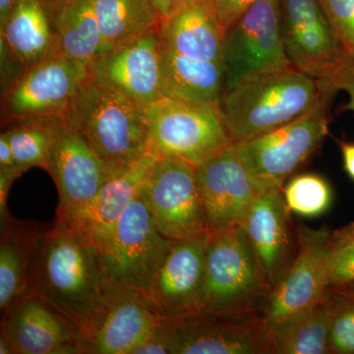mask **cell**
I'll return each mask as SVG.
<instances>
[{
	"instance_id": "e0dca14e",
	"label": "cell",
	"mask_w": 354,
	"mask_h": 354,
	"mask_svg": "<svg viewBox=\"0 0 354 354\" xmlns=\"http://www.w3.org/2000/svg\"><path fill=\"white\" fill-rule=\"evenodd\" d=\"M209 234L172 244L146 292L160 320H176L201 310Z\"/></svg>"
},
{
	"instance_id": "8992f818",
	"label": "cell",
	"mask_w": 354,
	"mask_h": 354,
	"mask_svg": "<svg viewBox=\"0 0 354 354\" xmlns=\"http://www.w3.org/2000/svg\"><path fill=\"white\" fill-rule=\"evenodd\" d=\"M330 88L315 108L276 129L234 145L265 189L281 187L322 145L329 134Z\"/></svg>"
},
{
	"instance_id": "277c9868",
	"label": "cell",
	"mask_w": 354,
	"mask_h": 354,
	"mask_svg": "<svg viewBox=\"0 0 354 354\" xmlns=\"http://www.w3.org/2000/svg\"><path fill=\"white\" fill-rule=\"evenodd\" d=\"M272 291L241 225L209 232L200 311L263 315Z\"/></svg>"
},
{
	"instance_id": "52a82bcc",
	"label": "cell",
	"mask_w": 354,
	"mask_h": 354,
	"mask_svg": "<svg viewBox=\"0 0 354 354\" xmlns=\"http://www.w3.org/2000/svg\"><path fill=\"white\" fill-rule=\"evenodd\" d=\"M160 321L145 291L109 279L77 330V354H132Z\"/></svg>"
},
{
	"instance_id": "8fae6325",
	"label": "cell",
	"mask_w": 354,
	"mask_h": 354,
	"mask_svg": "<svg viewBox=\"0 0 354 354\" xmlns=\"http://www.w3.org/2000/svg\"><path fill=\"white\" fill-rule=\"evenodd\" d=\"M91 78L90 66L62 53L23 70L2 95V123L32 118H62Z\"/></svg>"
},
{
	"instance_id": "f35d334b",
	"label": "cell",
	"mask_w": 354,
	"mask_h": 354,
	"mask_svg": "<svg viewBox=\"0 0 354 354\" xmlns=\"http://www.w3.org/2000/svg\"><path fill=\"white\" fill-rule=\"evenodd\" d=\"M339 146H341L344 169L354 180V143L341 142Z\"/></svg>"
},
{
	"instance_id": "8d00e7d4",
	"label": "cell",
	"mask_w": 354,
	"mask_h": 354,
	"mask_svg": "<svg viewBox=\"0 0 354 354\" xmlns=\"http://www.w3.org/2000/svg\"><path fill=\"white\" fill-rule=\"evenodd\" d=\"M0 169H15V171H19L16 167L10 142L3 131L0 135Z\"/></svg>"
},
{
	"instance_id": "e575fe53",
	"label": "cell",
	"mask_w": 354,
	"mask_h": 354,
	"mask_svg": "<svg viewBox=\"0 0 354 354\" xmlns=\"http://www.w3.org/2000/svg\"><path fill=\"white\" fill-rule=\"evenodd\" d=\"M132 354H171L162 329V321L152 334L133 351Z\"/></svg>"
},
{
	"instance_id": "60d3db41",
	"label": "cell",
	"mask_w": 354,
	"mask_h": 354,
	"mask_svg": "<svg viewBox=\"0 0 354 354\" xmlns=\"http://www.w3.org/2000/svg\"><path fill=\"white\" fill-rule=\"evenodd\" d=\"M351 285H354V283H351Z\"/></svg>"
},
{
	"instance_id": "cb8c5ba5",
	"label": "cell",
	"mask_w": 354,
	"mask_h": 354,
	"mask_svg": "<svg viewBox=\"0 0 354 354\" xmlns=\"http://www.w3.org/2000/svg\"><path fill=\"white\" fill-rule=\"evenodd\" d=\"M0 312L29 295L46 227L12 216L0 223Z\"/></svg>"
},
{
	"instance_id": "ffe728a7",
	"label": "cell",
	"mask_w": 354,
	"mask_h": 354,
	"mask_svg": "<svg viewBox=\"0 0 354 354\" xmlns=\"http://www.w3.org/2000/svg\"><path fill=\"white\" fill-rule=\"evenodd\" d=\"M288 212L281 188L272 187L256 198L241 225L272 290L292 262Z\"/></svg>"
},
{
	"instance_id": "d4e9b609",
	"label": "cell",
	"mask_w": 354,
	"mask_h": 354,
	"mask_svg": "<svg viewBox=\"0 0 354 354\" xmlns=\"http://www.w3.org/2000/svg\"><path fill=\"white\" fill-rule=\"evenodd\" d=\"M269 335L272 354H330V318L325 298L272 326Z\"/></svg>"
},
{
	"instance_id": "74e56055",
	"label": "cell",
	"mask_w": 354,
	"mask_h": 354,
	"mask_svg": "<svg viewBox=\"0 0 354 354\" xmlns=\"http://www.w3.org/2000/svg\"><path fill=\"white\" fill-rule=\"evenodd\" d=\"M160 19H167L188 0H151Z\"/></svg>"
},
{
	"instance_id": "6da1fadb",
	"label": "cell",
	"mask_w": 354,
	"mask_h": 354,
	"mask_svg": "<svg viewBox=\"0 0 354 354\" xmlns=\"http://www.w3.org/2000/svg\"><path fill=\"white\" fill-rule=\"evenodd\" d=\"M108 281L101 251L83 227L57 220L46 227L29 295L78 330Z\"/></svg>"
},
{
	"instance_id": "3957f363",
	"label": "cell",
	"mask_w": 354,
	"mask_h": 354,
	"mask_svg": "<svg viewBox=\"0 0 354 354\" xmlns=\"http://www.w3.org/2000/svg\"><path fill=\"white\" fill-rule=\"evenodd\" d=\"M62 118L114 169H123L150 151L142 109L92 77Z\"/></svg>"
},
{
	"instance_id": "ac0fdd59",
	"label": "cell",
	"mask_w": 354,
	"mask_h": 354,
	"mask_svg": "<svg viewBox=\"0 0 354 354\" xmlns=\"http://www.w3.org/2000/svg\"><path fill=\"white\" fill-rule=\"evenodd\" d=\"M77 328L28 295L1 315L0 354H77Z\"/></svg>"
},
{
	"instance_id": "4316f807",
	"label": "cell",
	"mask_w": 354,
	"mask_h": 354,
	"mask_svg": "<svg viewBox=\"0 0 354 354\" xmlns=\"http://www.w3.org/2000/svg\"><path fill=\"white\" fill-rule=\"evenodd\" d=\"M102 44L94 0H64L59 18V53L90 64L101 53Z\"/></svg>"
},
{
	"instance_id": "44dd1931",
	"label": "cell",
	"mask_w": 354,
	"mask_h": 354,
	"mask_svg": "<svg viewBox=\"0 0 354 354\" xmlns=\"http://www.w3.org/2000/svg\"><path fill=\"white\" fill-rule=\"evenodd\" d=\"M64 0H16L0 41L26 69L60 53L59 18Z\"/></svg>"
},
{
	"instance_id": "836d02e7",
	"label": "cell",
	"mask_w": 354,
	"mask_h": 354,
	"mask_svg": "<svg viewBox=\"0 0 354 354\" xmlns=\"http://www.w3.org/2000/svg\"><path fill=\"white\" fill-rule=\"evenodd\" d=\"M258 0H211L221 31H227L235 21L246 12Z\"/></svg>"
},
{
	"instance_id": "7a4b0ae2",
	"label": "cell",
	"mask_w": 354,
	"mask_h": 354,
	"mask_svg": "<svg viewBox=\"0 0 354 354\" xmlns=\"http://www.w3.org/2000/svg\"><path fill=\"white\" fill-rule=\"evenodd\" d=\"M330 90L288 64L223 88L216 106L232 143H241L308 113Z\"/></svg>"
},
{
	"instance_id": "5bb4252c",
	"label": "cell",
	"mask_w": 354,
	"mask_h": 354,
	"mask_svg": "<svg viewBox=\"0 0 354 354\" xmlns=\"http://www.w3.org/2000/svg\"><path fill=\"white\" fill-rule=\"evenodd\" d=\"M160 27L100 53L91 77L142 109L165 97Z\"/></svg>"
},
{
	"instance_id": "f546056e",
	"label": "cell",
	"mask_w": 354,
	"mask_h": 354,
	"mask_svg": "<svg viewBox=\"0 0 354 354\" xmlns=\"http://www.w3.org/2000/svg\"><path fill=\"white\" fill-rule=\"evenodd\" d=\"M286 206L297 215L314 218L327 211L332 201L329 184L316 174L295 177L283 190Z\"/></svg>"
},
{
	"instance_id": "2e32d148",
	"label": "cell",
	"mask_w": 354,
	"mask_h": 354,
	"mask_svg": "<svg viewBox=\"0 0 354 354\" xmlns=\"http://www.w3.org/2000/svg\"><path fill=\"white\" fill-rule=\"evenodd\" d=\"M196 176L209 234L241 225L256 198L267 190L247 169L234 143L198 165Z\"/></svg>"
},
{
	"instance_id": "7c38bea8",
	"label": "cell",
	"mask_w": 354,
	"mask_h": 354,
	"mask_svg": "<svg viewBox=\"0 0 354 354\" xmlns=\"http://www.w3.org/2000/svg\"><path fill=\"white\" fill-rule=\"evenodd\" d=\"M120 169L106 164L62 118H53L46 171L59 196L55 220L69 221L82 212Z\"/></svg>"
},
{
	"instance_id": "4fadbf2b",
	"label": "cell",
	"mask_w": 354,
	"mask_h": 354,
	"mask_svg": "<svg viewBox=\"0 0 354 354\" xmlns=\"http://www.w3.org/2000/svg\"><path fill=\"white\" fill-rule=\"evenodd\" d=\"M225 87L290 64L281 35V1L258 0L223 32Z\"/></svg>"
},
{
	"instance_id": "ab89813d",
	"label": "cell",
	"mask_w": 354,
	"mask_h": 354,
	"mask_svg": "<svg viewBox=\"0 0 354 354\" xmlns=\"http://www.w3.org/2000/svg\"><path fill=\"white\" fill-rule=\"evenodd\" d=\"M16 0H0V27L6 24L7 19L12 12Z\"/></svg>"
},
{
	"instance_id": "9c48e42d",
	"label": "cell",
	"mask_w": 354,
	"mask_h": 354,
	"mask_svg": "<svg viewBox=\"0 0 354 354\" xmlns=\"http://www.w3.org/2000/svg\"><path fill=\"white\" fill-rule=\"evenodd\" d=\"M162 325L171 354L271 353L261 313L199 311Z\"/></svg>"
},
{
	"instance_id": "9a60e30c",
	"label": "cell",
	"mask_w": 354,
	"mask_h": 354,
	"mask_svg": "<svg viewBox=\"0 0 354 354\" xmlns=\"http://www.w3.org/2000/svg\"><path fill=\"white\" fill-rule=\"evenodd\" d=\"M297 234V256L263 310L268 330L288 317L319 304L325 297L326 260L332 232L327 227L300 225Z\"/></svg>"
},
{
	"instance_id": "f1b7e54d",
	"label": "cell",
	"mask_w": 354,
	"mask_h": 354,
	"mask_svg": "<svg viewBox=\"0 0 354 354\" xmlns=\"http://www.w3.org/2000/svg\"><path fill=\"white\" fill-rule=\"evenodd\" d=\"M330 353L354 354V285L327 288Z\"/></svg>"
},
{
	"instance_id": "1f68e13d",
	"label": "cell",
	"mask_w": 354,
	"mask_h": 354,
	"mask_svg": "<svg viewBox=\"0 0 354 354\" xmlns=\"http://www.w3.org/2000/svg\"><path fill=\"white\" fill-rule=\"evenodd\" d=\"M318 80L337 92L344 91L348 95L349 101L342 109L354 111V50H342L334 64Z\"/></svg>"
},
{
	"instance_id": "7402d4cb",
	"label": "cell",
	"mask_w": 354,
	"mask_h": 354,
	"mask_svg": "<svg viewBox=\"0 0 354 354\" xmlns=\"http://www.w3.org/2000/svg\"><path fill=\"white\" fill-rule=\"evenodd\" d=\"M162 48L196 64H223V31L211 0H188L162 21Z\"/></svg>"
},
{
	"instance_id": "ba28073f",
	"label": "cell",
	"mask_w": 354,
	"mask_h": 354,
	"mask_svg": "<svg viewBox=\"0 0 354 354\" xmlns=\"http://www.w3.org/2000/svg\"><path fill=\"white\" fill-rule=\"evenodd\" d=\"M174 241L158 230L140 194L124 212L101 251L109 279L147 292Z\"/></svg>"
},
{
	"instance_id": "d6986e66",
	"label": "cell",
	"mask_w": 354,
	"mask_h": 354,
	"mask_svg": "<svg viewBox=\"0 0 354 354\" xmlns=\"http://www.w3.org/2000/svg\"><path fill=\"white\" fill-rule=\"evenodd\" d=\"M281 35L290 64L319 79L344 50L320 0H279Z\"/></svg>"
},
{
	"instance_id": "4dcf8cb0",
	"label": "cell",
	"mask_w": 354,
	"mask_h": 354,
	"mask_svg": "<svg viewBox=\"0 0 354 354\" xmlns=\"http://www.w3.org/2000/svg\"><path fill=\"white\" fill-rule=\"evenodd\" d=\"M354 283V223L330 234L326 260L327 288Z\"/></svg>"
},
{
	"instance_id": "83f0119b",
	"label": "cell",
	"mask_w": 354,
	"mask_h": 354,
	"mask_svg": "<svg viewBox=\"0 0 354 354\" xmlns=\"http://www.w3.org/2000/svg\"><path fill=\"white\" fill-rule=\"evenodd\" d=\"M53 118H24L6 123L3 132L10 142L16 167L21 174L32 167L48 169Z\"/></svg>"
},
{
	"instance_id": "30bf717a",
	"label": "cell",
	"mask_w": 354,
	"mask_h": 354,
	"mask_svg": "<svg viewBox=\"0 0 354 354\" xmlns=\"http://www.w3.org/2000/svg\"><path fill=\"white\" fill-rule=\"evenodd\" d=\"M158 230L171 241L208 232L196 167L158 157L140 190Z\"/></svg>"
},
{
	"instance_id": "d6a6232c",
	"label": "cell",
	"mask_w": 354,
	"mask_h": 354,
	"mask_svg": "<svg viewBox=\"0 0 354 354\" xmlns=\"http://www.w3.org/2000/svg\"><path fill=\"white\" fill-rule=\"evenodd\" d=\"M342 48L354 50V0H320Z\"/></svg>"
},
{
	"instance_id": "5b68a950",
	"label": "cell",
	"mask_w": 354,
	"mask_h": 354,
	"mask_svg": "<svg viewBox=\"0 0 354 354\" xmlns=\"http://www.w3.org/2000/svg\"><path fill=\"white\" fill-rule=\"evenodd\" d=\"M149 150L197 167L232 145L216 104L162 97L143 109Z\"/></svg>"
},
{
	"instance_id": "484cf974",
	"label": "cell",
	"mask_w": 354,
	"mask_h": 354,
	"mask_svg": "<svg viewBox=\"0 0 354 354\" xmlns=\"http://www.w3.org/2000/svg\"><path fill=\"white\" fill-rule=\"evenodd\" d=\"M102 51L160 27L162 19L151 0H94Z\"/></svg>"
},
{
	"instance_id": "d590c367",
	"label": "cell",
	"mask_w": 354,
	"mask_h": 354,
	"mask_svg": "<svg viewBox=\"0 0 354 354\" xmlns=\"http://www.w3.org/2000/svg\"><path fill=\"white\" fill-rule=\"evenodd\" d=\"M20 176V172L15 169H0V223L10 216L7 209V197L13 181Z\"/></svg>"
},
{
	"instance_id": "603a6c76",
	"label": "cell",
	"mask_w": 354,
	"mask_h": 354,
	"mask_svg": "<svg viewBox=\"0 0 354 354\" xmlns=\"http://www.w3.org/2000/svg\"><path fill=\"white\" fill-rule=\"evenodd\" d=\"M158 158L157 153L149 151L136 162L114 174L82 212L69 221H57L83 227L102 251L113 237L121 216L138 196Z\"/></svg>"
}]
</instances>
